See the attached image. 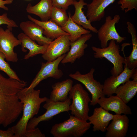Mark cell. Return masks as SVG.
Segmentation results:
<instances>
[{"label": "cell", "instance_id": "30bf717a", "mask_svg": "<svg viewBox=\"0 0 137 137\" xmlns=\"http://www.w3.org/2000/svg\"><path fill=\"white\" fill-rule=\"evenodd\" d=\"M12 30L8 28L5 30L0 27V52L4 55L7 61L15 62L18 61V58L14 49L21 45V43L14 36Z\"/></svg>", "mask_w": 137, "mask_h": 137}, {"label": "cell", "instance_id": "d6a6232c", "mask_svg": "<svg viewBox=\"0 0 137 137\" xmlns=\"http://www.w3.org/2000/svg\"><path fill=\"white\" fill-rule=\"evenodd\" d=\"M0 137H15L11 128L9 127L6 130L0 129Z\"/></svg>", "mask_w": 137, "mask_h": 137}, {"label": "cell", "instance_id": "9c48e42d", "mask_svg": "<svg viewBox=\"0 0 137 137\" xmlns=\"http://www.w3.org/2000/svg\"><path fill=\"white\" fill-rule=\"evenodd\" d=\"M120 19L118 14L115 15L113 18L110 15L106 17L105 23L97 33L101 48L106 47L110 41L114 40L116 43H120L126 39L125 37H121L119 34L115 27V25L119 22Z\"/></svg>", "mask_w": 137, "mask_h": 137}, {"label": "cell", "instance_id": "44dd1931", "mask_svg": "<svg viewBox=\"0 0 137 137\" xmlns=\"http://www.w3.org/2000/svg\"><path fill=\"white\" fill-rule=\"evenodd\" d=\"M28 19L41 26L43 29V35L53 40L64 35H69L64 31L61 27L49 20L46 21H40L30 15L27 16Z\"/></svg>", "mask_w": 137, "mask_h": 137}, {"label": "cell", "instance_id": "d6986e66", "mask_svg": "<svg viewBox=\"0 0 137 137\" xmlns=\"http://www.w3.org/2000/svg\"><path fill=\"white\" fill-rule=\"evenodd\" d=\"M116 0H93L87 4L86 17L91 23L100 21L105 16V10Z\"/></svg>", "mask_w": 137, "mask_h": 137}, {"label": "cell", "instance_id": "ba28073f", "mask_svg": "<svg viewBox=\"0 0 137 137\" xmlns=\"http://www.w3.org/2000/svg\"><path fill=\"white\" fill-rule=\"evenodd\" d=\"M95 71V69L92 68L86 74H82L77 71L69 75L71 78L83 84L90 92L92 95L90 105L92 106L97 104L98 99L105 96L103 91V84L94 78L93 74Z\"/></svg>", "mask_w": 137, "mask_h": 137}, {"label": "cell", "instance_id": "d4e9b609", "mask_svg": "<svg viewBox=\"0 0 137 137\" xmlns=\"http://www.w3.org/2000/svg\"><path fill=\"white\" fill-rule=\"evenodd\" d=\"M137 92V81L129 80L118 86L115 94L127 104L135 96Z\"/></svg>", "mask_w": 137, "mask_h": 137}, {"label": "cell", "instance_id": "6da1fadb", "mask_svg": "<svg viewBox=\"0 0 137 137\" xmlns=\"http://www.w3.org/2000/svg\"><path fill=\"white\" fill-rule=\"evenodd\" d=\"M27 85L23 80L6 78L0 72V125L7 127L21 114L23 105L18 94Z\"/></svg>", "mask_w": 137, "mask_h": 137}, {"label": "cell", "instance_id": "83f0119b", "mask_svg": "<svg viewBox=\"0 0 137 137\" xmlns=\"http://www.w3.org/2000/svg\"><path fill=\"white\" fill-rule=\"evenodd\" d=\"M4 55L0 52V71L5 73L10 78L21 81L15 72L10 67L9 63L5 60Z\"/></svg>", "mask_w": 137, "mask_h": 137}, {"label": "cell", "instance_id": "4dcf8cb0", "mask_svg": "<svg viewBox=\"0 0 137 137\" xmlns=\"http://www.w3.org/2000/svg\"><path fill=\"white\" fill-rule=\"evenodd\" d=\"M53 6L59 7L66 10L68 7L73 5L74 0H51Z\"/></svg>", "mask_w": 137, "mask_h": 137}, {"label": "cell", "instance_id": "8992f818", "mask_svg": "<svg viewBox=\"0 0 137 137\" xmlns=\"http://www.w3.org/2000/svg\"><path fill=\"white\" fill-rule=\"evenodd\" d=\"M64 54L55 60L41 63V68L29 87L25 88L20 92L22 93L29 92L34 88L43 80L49 77L59 79L63 76L62 71L58 68V66L62 59L66 55Z\"/></svg>", "mask_w": 137, "mask_h": 137}, {"label": "cell", "instance_id": "e0dca14e", "mask_svg": "<svg viewBox=\"0 0 137 137\" xmlns=\"http://www.w3.org/2000/svg\"><path fill=\"white\" fill-rule=\"evenodd\" d=\"M20 26L24 34L39 45L48 44L53 41L44 35L43 29L41 26L31 21L22 22Z\"/></svg>", "mask_w": 137, "mask_h": 137}, {"label": "cell", "instance_id": "ac0fdd59", "mask_svg": "<svg viewBox=\"0 0 137 137\" xmlns=\"http://www.w3.org/2000/svg\"><path fill=\"white\" fill-rule=\"evenodd\" d=\"M17 38L21 43V49L26 52L27 49L29 50L28 54L25 55L24 59L27 60L39 54H43L46 51L48 44L40 45L31 39L24 33L22 32L18 35Z\"/></svg>", "mask_w": 137, "mask_h": 137}, {"label": "cell", "instance_id": "2e32d148", "mask_svg": "<svg viewBox=\"0 0 137 137\" xmlns=\"http://www.w3.org/2000/svg\"><path fill=\"white\" fill-rule=\"evenodd\" d=\"M114 115L110 113L100 107L94 109L93 114L89 116L88 120L93 125V131H100L104 132L106 131L110 122L112 120Z\"/></svg>", "mask_w": 137, "mask_h": 137}, {"label": "cell", "instance_id": "1f68e13d", "mask_svg": "<svg viewBox=\"0 0 137 137\" xmlns=\"http://www.w3.org/2000/svg\"><path fill=\"white\" fill-rule=\"evenodd\" d=\"M44 134L41 132L38 128L31 130H27L25 133V137H45Z\"/></svg>", "mask_w": 137, "mask_h": 137}, {"label": "cell", "instance_id": "7c38bea8", "mask_svg": "<svg viewBox=\"0 0 137 137\" xmlns=\"http://www.w3.org/2000/svg\"><path fill=\"white\" fill-rule=\"evenodd\" d=\"M137 68L130 69L124 65L123 71L117 76L112 75L105 81L103 84L104 95L108 97L115 94L117 88L130 80Z\"/></svg>", "mask_w": 137, "mask_h": 137}, {"label": "cell", "instance_id": "52a82bcc", "mask_svg": "<svg viewBox=\"0 0 137 137\" xmlns=\"http://www.w3.org/2000/svg\"><path fill=\"white\" fill-rule=\"evenodd\" d=\"M45 102L43 107L46 109V112L37 117H33L30 119L27 125V130L35 129L40 122L49 121L61 113L68 112L71 103V99L69 98L64 102H55L47 98Z\"/></svg>", "mask_w": 137, "mask_h": 137}, {"label": "cell", "instance_id": "484cf974", "mask_svg": "<svg viewBox=\"0 0 137 137\" xmlns=\"http://www.w3.org/2000/svg\"><path fill=\"white\" fill-rule=\"evenodd\" d=\"M68 20L62 29L69 34L71 42H74L82 35L90 33L91 31L86 29L74 22L72 19L71 14L68 13Z\"/></svg>", "mask_w": 137, "mask_h": 137}, {"label": "cell", "instance_id": "4316f807", "mask_svg": "<svg viewBox=\"0 0 137 137\" xmlns=\"http://www.w3.org/2000/svg\"><path fill=\"white\" fill-rule=\"evenodd\" d=\"M68 19L66 10L53 6L50 20L61 27L65 25Z\"/></svg>", "mask_w": 137, "mask_h": 137}, {"label": "cell", "instance_id": "ffe728a7", "mask_svg": "<svg viewBox=\"0 0 137 137\" xmlns=\"http://www.w3.org/2000/svg\"><path fill=\"white\" fill-rule=\"evenodd\" d=\"M73 84V80L69 79L55 83L52 85L49 99L55 102L65 101L69 98L68 96Z\"/></svg>", "mask_w": 137, "mask_h": 137}, {"label": "cell", "instance_id": "f1b7e54d", "mask_svg": "<svg viewBox=\"0 0 137 137\" xmlns=\"http://www.w3.org/2000/svg\"><path fill=\"white\" fill-rule=\"evenodd\" d=\"M117 4L120 5L122 10L125 13L134 9L137 10V0H119Z\"/></svg>", "mask_w": 137, "mask_h": 137}, {"label": "cell", "instance_id": "cb8c5ba5", "mask_svg": "<svg viewBox=\"0 0 137 137\" xmlns=\"http://www.w3.org/2000/svg\"><path fill=\"white\" fill-rule=\"evenodd\" d=\"M128 32L131 36L132 49L128 57H125V66L130 69L136 68L137 67V35L136 29L130 22L126 23Z\"/></svg>", "mask_w": 137, "mask_h": 137}, {"label": "cell", "instance_id": "603a6c76", "mask_svg": "<svg viewBox=\"0 0 137 137\" xmlns=\"http://www.w3.org/2000/svg\"><path fill=\"white\" fill-rule=\"evenodd\" d=\"M53 6L51 0H41L37 4L32 6L30 3L27 5V12L38 16L42 21H46L50 18Z\"/></svg>", "mask_w": 137, "mask_h": 137}, {"label": "cell", "instance_id": "f546056e", "mask_svg": "<svg viewBox=\"0 0 137 137\" xmlns=\"http://www.w3.org/2000/svg\"><path fill=\"white\" fill-rule=\"evenodd\" d=\"M5 24L7 25V27L12 30L13 27H18L16 22L13 20L9 18L7 13H4L0 15V25Z\"/></svg>", "mask_w": 137, "mask_h": 137}, {"label": "cell", "instance_id": "5b68a950", "mask_svg": "<svg viewBox=\"0 0 137 137\" xmlns=\"http://www.w3.org/2000/svg\"><path fill=\"white\" fill-rule=\"evenodd\" d=\"M91 48L94 52L95 58H105L112 63L113 67L111 71L112 75L117 76L123 71L125 58L120 55L119 45L115 41L110 40L108 45L105 48L92 46Z\"/></svg>", "mask_w": 137, "mask_h": 137}, {"label": "cell", "instance_id": "d590c367", "mask_svg": "<svg viewBox=\"0 0 137 137\" xmlns=\"http://www.w3.org/2000/svg\"></svg>", "mask_w": 137, "mask_h": 137}, {"label": "cell", "instance_id": "7a4b0ae2", "mask_svg": "<svg viewBox=\"0 0 137 137\" xmlns=\"http://www.w3.org/2000/svg\"><path fill=\"white\" fill-rule=\"evenodd\" d=\"M40 90L33 89L26 93L20 91L19 98L23 103V113L21 118L15 125L11 127L15 137H25L27 125L29 120L38 114L41 104L45 102L47 98L40 97Z\"/></svg>", "mask_w": 137, "mask_h": 137}, {"label": "cell", "instance_id": "836d02e7", "mask_svg": "<svg viewBox=\"0 0 137 137\" xmlns=\"http://www.w3.org/2000/svg\"><path fill=\"white\" fill-rule=\"evenodd\" d=\"M13 0H0V8H2L6 10H8V8L5 5L12 3Z\"/></svg>", "mask_w": 137, "mask_h": 137}, {"label": "cell", "instance_id": "3957f363", "mask_svg": "<svg viewBox=\"0 0 137 137\" xmlns=\"http://www.w3.org/2000/svg\"><path fill=\"white\" fill-rule=\"evenodd\" d=\"M91 125L89 122L72 115L67 120L53 126L50 132L54 137H80L90 129Z\"/></svg>", "mask_w": 137, "mask_h": 137}, {"label": "cell", "instance_id": "e575fe53", "mask_svg": "<svg viewBox=\"0 0 137 137\" xmlns=\"http://www.w3.org/2000/svg\"><path fill=\"white\" fill-rule=\"evenodd\" d=\"M133 80L137 81V69L135 71L134 73L133 74L131 78Z\"/></svg>", "mask_w": 137, "mask_h": 137}, {"label": "cell", "instance_id": "7402d4cb", "mask_svg": "<svg viewBox=\"0 0 137 137\" xmlns=\"http://www.w3.org/2000/svg\"><path fill=\"white\" fill-rule=\"evenodd\" d=\"M87 4L84 0H79L78 1L74 0L73 5L75 11L74 15L71 16V18L74 22L82 26L84 28L97 33L98 30L92 25L91 22L87 19L82 10L84 6Z\"/></svg>", "mask_w": 137, "mask_h": 137}, {"label": "cell", "instance_id": "4fadbf2b", "mask_svg": "<svg viewBox=\"0 0 137 137\" xmlns=\"http://www.w3.org/2000/svg\"><path fill=\"white\" fill-rule=\"evenodd\" d=\"M92 37L90 33L84 34L74 42H70V49L61 61V63H73L77 59L81 57L84 55L85 49L88 46L86 42Z\"/></svg>", "mask_w": 137, "mask_h": 137}, {"label": "cell", "instance_id": "277c9868", "mask_svg": "<svg viewBox=\"0 0 137 137\" xmlns=\"http://www.w3.org/2000/svg\"><path fill=\"white\" fill-rule=\"evenodd\" d=\"M69 94V98L72 100L70 110L71 114L87 121L90 111L89 104L91 101L88 93L80 84L77 83L73 86Z\"/></svg>", "mask_w": 137, "mask_h": 137}, {"label": "cell", "instance_id": "9a60e30c", "mask_svg": "<svg viewBox=\"0 0 137 137\" xmlns=\"http://www.w3.org/2000/svg\"><path fill=\"white\" fill-rule=\"evenodd\" d=\"M129 119L126 115L116 114L108 125L106 137H125L129 126Z\"/></svg>", "mask_w": 137, "mask_h": 137}, {"label": "cell", "instance_id": "5bb4252c", "mask_svg": "<svg viewBox=\"0 0 137 137\" xmlns=\"http://www.w3.org/2000/svg\"><path fill=\"white\" fill-rule=\"evenodd\" d=\"M108 97L100 98L98 100L97 104L105 110L113 111L116 114H132L130 107L117 95H112Z\"/></svg>", "mask_w": 137, "mask_h": 137}, {"label": "cell", "instance_id": "8fae6325", "mask_svg": "<svg viewBox=\"0 0 137 137\" xmlns=\"http://www.w3.org/2000/svg\"><path fill=\"white\" fill-rule=\"evenodd\" d=\"M70 44L69 35L60 36L48 44L45 52L42 55L43 58L48 62L55 60L69 51Z\"/></svg>", "mask_w": 137, "mask_h": 137}]
</instances>
